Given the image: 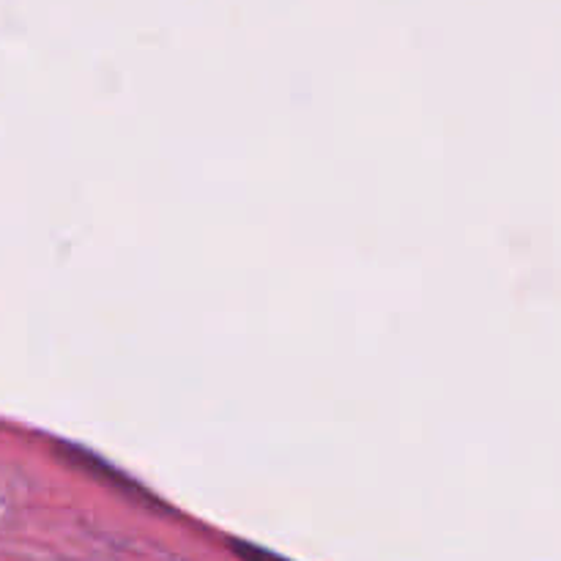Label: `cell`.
<instances>
[{
	"instance_id": "obj_1",
	"label": "cell",
	"mask_w": 561,
	"mask_h": 561,
	"mask_svg": "<svg viewBox=\"0 0 561 561\" xmlns=\"http://www.w3.org/2000/svg\"><path fill=\"white\" fill-rule=\"evenodd\" d=\"M236 551H239L241 559L247 561H283L277 557H272L268 551H261V548H250V546H236Z\"/></svg>"
}]
</instances>
